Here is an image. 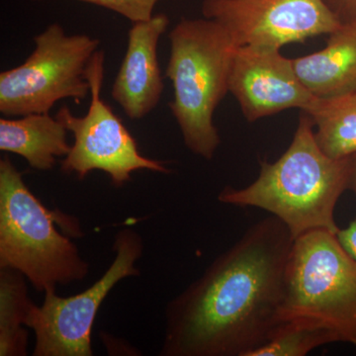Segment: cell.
<instances>
[{"label":"cell","instance_id":"obj_6","mask_svg":"<svg viewBox=\"0 0 356 356\" xmlns=\"http://www.w3.org/2000/svg\"><path fill=\"white\" fill-rule=\"evenodd\" d=\"M34 42V51L22 65L0 74V112L4 116L50 113L60 100L79 103L90 92L86 72L99 40L65 34L54 23Z\"/></svg>","mask_w":356,"mask_h":356},{"label":"cell","instance_id":"obj_7","mask_svg":"<svg viewBox=\"0 0 356 356\" xmlns=\"http://www.w3.org/2000/svg\"><path fill=\"white\" fill-rule=\"evenodd\" d=\"M143 250L140 234L122 229L115 236L111 266L92 286L67 298L49 290L41 306L33 303L26 318V327L34 331L36 339L33 355H93L91 332L100 306L122 280L139 275L135 264Z\"/></svg>","mask_w":356,"mask_h":356},{"label":"cell","instance_id":"obj_9","mask_svg":"<svg viewBox=\"0 0 356 356\" xmlns=\"http://www.w3.org/2000/svg\"><path fill=\"white\" fill-rule=\"evenodd\" d=\"M202 14L219 23L236 47L278 50L343 25L325 0H203Z\"/></svg>","mask_w":356,"mask_h":356},{"label":"cell","instance_id":"obj_14","mask_svg":"<svg viewBox=\"0 0 356 356\" xmlns=\"http://www.w3.org/2000/svg\"><path fill=\"white\" fill-rule=\"evenodd\" d=\"M313 121L318 146L334 159L356 153V90L332 98H318L303 111Z\"/></svg>","mask_w":356,"mask_h":356},{"label":"cell","instance_id":"obj_12","mask_svg":"<svg viewBox=\"0 0 356 356\" xmlns=\"http://www.w3.org/2000/svg\"><path fill=\"white\" fill-rule=\"evenodd\" d=\"M301 83L318 98L356 90V24H343L329 35L322 50L293 58Z\"/></svg>","mask_w":356,"mask_h":356},{"label":"cell","instance_id":"obj_8","mask_svg":"<svg viewBox=\"0 0 356 356\" xmlns=\"http://www.w3.org/2000/svg\"><path fill=\"white\" fill-rule=\"evenodd\" d=\"M86 77L91 102L83 117L74 116L69 107L58 110L56 117L74 136V145L62 161L60 170L84 179L95 170L108 175L112 184L123 186L133 172L140 170L170 173L165 163L143 156L137 143L119 117L103 102L104 51L98 50L89 63Z\"/></svg>","mask_w":356,"mask_h":356},{"label":"cell","instance_id":"obj_17","mask_svg":"<svg viewBox=\"0 0 356 356\" xmlns=\"http://www.w3.org/2000/svg\"><path fill=\"white\" fill-rule=\"evenodd\" d=\"M104 7L120 14L133 23L151 19L159 0H79Z\"/></svg>","mask_w":356,"mask_h":356},{"label":"cell","instance_id":"obj_18","mask_svg":"<svg viewBox=\"0 0 356 356\" xmlns=\"http://www.w3.org/2000/svg\"><path fill=\"white\" fill-rule=\"evenodd\" d=\"M341 24H356V0H325Z\"/></svg>","mask_w":356,"mask_h":356},{"label":"cell","instance_id":"obj_16","mask_svg":"<svg viewBox=\"0 0 356 356\" xmlns=\"http://www.w3.org/2000/svg\"><path fill=\"white\" fill-rule=\"evenodd\" d=\"M339 343L336 334L323 325L291 320L281 323L273 336L248 356H305L312 350Z\"/></svg>","mask_w":356,"mask_h":356},{"label":"cell","instance_id":"obj_15","mask_svg":"<svg viewBox=\"0 0 356 356\" xmlns=\"http://www.w3.org/2000/svg\"><path fill=\"white\" fill-rule=\"evenodd\" d=\"M25 276L11 268L0 271V355H27L28 334L23 325L33 305Z\"/></svg>","mask_w":356,"mask_h":356},{"label":"cell","instance_id":"obj_13","mask_svg":"<svg viewBox=\"0 0 356 356\" xmlns=\"http://www.w3.org/2000/svg\"><path fill=\"white\" fill-rule=\"evenodd\" d=\"M67 128L50 113L0 119V149L18 154L32 168L42 172L53 170L57 159L67 156L70 145Z\"/></svg>","mask_w":356,"mask_h":356},{"label":"cell","instance_id":"obj_2","mask_svg":"<svg viewBox=\"0 0 356 356\" xmlns=\"http://www.w3.org/2000/svg\"><path fill=\"white\" fill-rule=\"evenodd\" d=\"M350 156L334 159L318 146L313 121L302 112L290 146L274 163L262 161L259 177L243 188L226 186L221 203L254 207L280 219L294 240L316 229L337 234L334 210L350 189Z\"/></svg>","mask_w":356,"mask_h":356},{"label":"cell","instance_id":"obj_19","mask_svg":"<svg viewBox=\"0 0 356 356\" xmlns=\"http://www.w3.org/2000/svg\"><path fill=\"white\" fill-rule=\"evenodd\" d=\"M337 236L344 250L356 261V218L346 228L339 229Z\"/></svg>","mask_w":356,"mask_h":356},{"label":"cell","instance_id":"obj_20","mask_svg":"<svg viewBox=\"0 0 356 356\" xmlns=\"http://www.w3.org/2000/svg\"><path fill=\"white\" fill-rule=\"evenodd\" d=\"M351 175L350 189L356 194V153L351 154Z\"/></svg>","mask_w":356,"mask_h":356},{"label":"cell","instance_id":"obj_10","mask_svg":"<svg viewBox=\"0 0 356 356\" xmlns=\"http://www.w3.org/2000/svg\"><path fill=\"white\" fill-rule=\"evenodd\" d=\"M229 92L248 122L288 109L302 112L316 99L295 72L293 58L278 49L236 47L229 74Z\"/></svg>","mask_w":356,"mask_h":356},{"label":"cell","instance_id":"obj_3","mask_svg":"<svg viewBox=\"0 0 356 356\" xmlns=\"http://www.w3.org/2000/svg\"><path fill=\"white\" fill-rule=\"evenodd\" d=\"M165 76L175 98L170 103L185 146L211 161L221 144L213 122L215 110L229 92V74L236 44L216 21L184 18L168 35Z\"/></svg>","mask_w":356,"mask_h":356},{"label":"cell","instance_id":"obj_1","mask_svg":"<svg viewBox=\"0 0 356 356\" xmlns=\"http://www.w3.org/2000/svg\"><path fill=\"white\" fill-rule=\"evenodd\" d=\"M294 238L273 216L255 222L165 309L163 356H248L280 327Z\"/></svg>","mask_w":356,"mask_h":356},{"label":"cell","instance_id":"obj_5","mask_svg":"<svg viewBox=\"0 0 356 356\" xmlns=\"http://www.w3.org/2000/svg\"><path fill=\"white\" fill-rule=\"evenodd\" d=\"M280 320L323 325L356 346V261L336 233L316 229L294 240Z\"/></svg>","mask_w":356,"mask_h":356},{"label":"cell","instance_id":"obj_4","mask_svg":"<svg viewBox=\"0 0 356 356\" xmlns=\"http://www.w3.org/2000/svg\"><path fill=\"white\" fill-rule=\"evenodd\" d=\"M60 218L30 191L8 156L0 159V268L19 271L44 293L84 280L89 264L56 228Z\"/></svg>","mask_w":356,"mask_h":356},{"label":"cell","instance_id":"obj_11","mask_svg":"<svg viewBox=\"0 0 356 356\" xmlns=\"http://www.w3.org/2000/svg\"><path fill=\"white\" fill-rule=\"evenodd\" d=\"M170 25L163 13L133 23L128 47L112 86V98L129 118L139 120L151 113L161 100L165 84L158 60V44Z\"/></svg>","mask_w":356,"mask_h":356}]
</instances>
